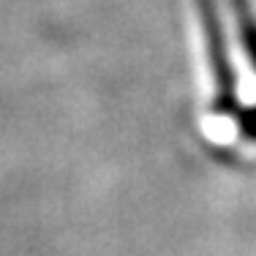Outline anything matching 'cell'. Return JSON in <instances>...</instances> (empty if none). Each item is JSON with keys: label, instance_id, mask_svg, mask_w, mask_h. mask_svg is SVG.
<instances>
[{"label": "cell", "instance_id": "2", "mask_svg": "<svg viewBox=\"0 0 256 256\" xmlns=\"http://www.w3.org/2000/svg\"><path fill=\"white\" fill-rule=\"evenodd\" d=\"M232 14H234V25L242 46H246V54L256 68V16L251 6H248V0H232Z\"/></svg>", "mask_w": 256, "mask_h": 256}, {"label": "cell", "instance_id": "1", "mask_svg": "<svg viewBox=\"0 0 256 256\" xmlns=\"http://www.w3.org/2000/svg\"><path fill=\"white\" fill-rule=\"evenodd\" d=\"M196 8H199V20H202V30H204L212 82H216V109L221 114H232L237 112V82H234V68H232L229 50H226L221 11H218L216 0H196Z\"/></svg>", "mask_w": 256, "mask_h": 256}, {"label": "cell", "instance_id": "3", "mask_svg": "<svg viewBox=\"0 0 256 256\" xmlns=\"http://www.w3.org/2000/svg\"><path fill=\"white\" fill-rule=\"evenodd\" d=\"M237 123L248 139H256V106L254 109H240L237 112Z\"/></svg>", "mask_w": 256, "mask_h": 256}]
</instances>
